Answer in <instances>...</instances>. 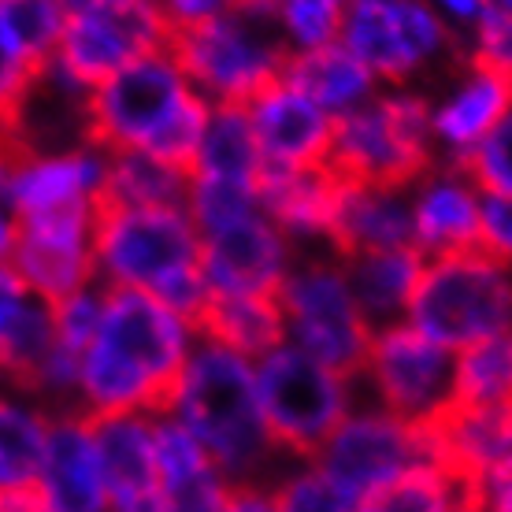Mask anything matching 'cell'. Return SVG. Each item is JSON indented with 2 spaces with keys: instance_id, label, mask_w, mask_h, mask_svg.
<instances>
[{
  "instance_id": "1",
  "label": "cell",
  "mask_w": 512,
  "mask_h": 512,
  "mask_svg": "<svg viewBox=\"0 0 512 512\" xmlns=\"http://www.w3.org/2000/svg\"><path fill=\"white\" fill-rule=\"evenodd\" d=\"M197 323L138 290H104L101 323L78 360L75 409L86 416L160 412L197 346Z\"/></svg>"
},
{
  "instance_id": "2",
  "label": "cell",
  "mask_w": 512,
  "mask_h": 512,
  "mask_svg": "<svg viewBox=\"0 0 512 512\" xmlns=\"http://www.w3.org/2000/svg\"><path fill=\"white\" fill-rule=\"evenodd\" d=\"M160 412L186 423L231 483H271L282 457L256 394V360L197 338Z\"/></svg>"
},
{
  "instance_id": "3",
  "label": "cell",
  "mask_w": 512,
  "mask_h": 512,
  "mask_svg": "<svg viewBox=\"0 0 512 512\" xmlns=\"http://www.w3.org/2000/svg\"><path fill=\"white\" fill-rule=\"evenodd\" d=\"M208 108L175 52H149L90 90V141L104 153H149L190 171Z\"/></svg>"
},
{
  "instance_id": "4",
  "label": "cell",
  "mask_w": 512,
  "mask_h": 512,
  "mask_svg": "<svg viewBox=\"0 0 512 512\" xmlns=\"http://www.w3.org/2000/svg\"><path fill=\"white\" fill-rule=\"evenodd\" d=\"M93 268L104 290H138L197 323L208 305L201 234L186 205H101Z\"/></svg>"
},
{
  "instance_id": "5",
  "label": "cell",
  "mask_w": 512,
  "mask_h": 512,
  "mask_svg": "<svg viewBox=\"0 0 512 512\" xmlns=\"http://www.w3.org/2000/svg\"><path fill=\"white\" fill-rule=\"evenodd\" d=\"M405 323L435 346L461 353L512 327V268L487 249L423 256Z\"/></svg>"
},
{
  "instance_id": "6",
  "label": "cell",
  "mask_w": 512,
  "mask_h": 512,
  "mask_svg": "<svg viewBox=\"0 0 512 512\" xmlns=\"http://www.w3.org/2000/svg\"><path fill=\"white\" fill-rule=\"evenodd\" d=\"M435 160L431 93L420 86H383L334 123L331 167L346 182L412 186Z\"/></svg>"
},
{
  "instance_id": "7",
  "label": "cell",
  "mask_w": 512,
  "mask_h": 512,
  "mask_svg": "<svg viewBox=\"0 0 512 512\" xmlns=\"http://www.w3.org/2000/svg\"><path fill=\"white\" fill-rule=\"evenodd\" d=\"M256 394L282 461H312L360 401L353 375L290 342L256 360Z\"/></svg>"
},
{
  "instance_id": "8",
  "label": "cell",
  "mask_w": 512,
  "mask_h": 512,
  "mask_svg": "<svg viewBox=\"0 0 512 512\" xmlns=\"http://www.w3.org/2000/svg\"><path fill=\"white\" fill-rule=\"evenodd\" d=\"M279 308L286 320V342L308 357L357 375L360 360L372 346L375 327L360 312L349 286L346 260L334 249H305L279 286Z\"/></svg>"
},
{
  "instance_id": "9",
  "label": "cell",
  "mask_w": 512,
  "mask_h": 512,
  "mask_svg": "<svg viewBox=\"0 0 512 512\" xmlns=\"http://www.w3.org/2000/svg\"><path fill=\"white\" fill-rule=\"evenodd\" d=\"M338 41L379 86H420L464 60V41L423 0H353Z\"/></svg>"
},
{
  "instance_id": "10",
  "label": "cell",
  "mask_w": 512,
  "mask_h": 512,
  "mask_svg": "<svg viewBox=\"0 0 512 512\" xmlns=\"http://www.w3.org/2000/svg\"><path fill=\"white\" fill-rule=\"evenodd\" d=\"M167 49L208 104H249L282 78L290 60L275 30L242 4L212 23L175 34Z\"/></svg>"
},
{
  "instance_id": "11",
  "label": "cell",
  "mask_w": 512,
  "mask_h": 512,
  "mask_svg": "<svg viewBox=\"0 0 512 512\" xmlns=\"http://www.w3.org/2000/svg\"><path fill=\"white\" fill-rule=\"evenodd\" d=\"M353 379L364 401L423 431L453 409V353L409 323L379 327Z\"/></svg>"
},
{
  "instance_id": "12",
  "label": "cell",
  "mask_w": 512,
  "mask_h": 512,
  "mask_svg": "<svg viewBox=\"0 0 512 512\" xmlns=\"http://www.w3.org/2000/svg\"><path fill=\"white\" fill-rule=\"evenodd\" d=\"M423 461H435L427 431L364 397L312 457V464L357 505Z\"/></svg>"
},
{
  "instance_id": "13",
  "label": "cell",
  "mask_w": 512,
  "mask_h": 512,
  "mask_svg": "<svg viewBox=\"0 0 512 512\" xmlns=\"http://www.w3.org/2000/svg\"><path fill=\"white\" fill-rule=\"evenodd\" d=\"M167 45H171V30L153 8V0L93 4V8H71L64 38L45 67L90 93L108 75Z\"/></svg>"
},
{
  "instance_id": "14",
  "label": "cell",
  "mask_w": 512,
  "mask_h": 512,
  "mask_svg": "<svg viewBox=\"0 0 512 512\" xmlns=\"http://www.w3.org/2000/svg\"><path fill=\"white\" fill-rule=\"evenodd\" d=\"M97 212L101 208H71V212L19 219L8 268L19 275L30 294L56 305L97 282L93 268Z\"/></svg>"
},
{
  "instance_id": "15",
  "label": "cell",
  "mask_w": 512,
  "mask_h": 512,
  "mask_svg": "<svg viewBox=\"0 0 512 512\" xmlns=\"http://www.w3.org/2000/svg\"><path fill=\"white\" fill-rule=\"evenodd\" d=\"M108 153L93 141L60 145V149H12L4 175V201L15 219L101 208Z\"/></svg>"
},
{
  "instance_id": "16",
  "label": "cell",
  "mask_w": 512,
  "mask_h": 512,
  "mask_svg": "<svg viewBox=\"0 0 512 512\" xmlns=\"http://www.w3.org/2000/svg\"><path fill=\"white\" fill-rule=\"evenodd\" d=\"M297 253L301 249L279 231V223L264 208L201 234V275L208 297L279 294Z\"/></svg>"
},
{
  "instance_id": "17",
  "label": "cell",
  "mask_w": 512,
  "mask_h": 512,
  "mask_svg": "<svg viewBox=\"0 0 512 512\" xmlns=\"http://www.w3.org/2000/svg\"><path fill=\"white\" fill-rule=\"evenodd\" d=\"M245 116L253 123L264 175L331 164L334 119L305 90H297L286 75L275 78L268 90L256 93L253 101L245 104Z\"/></svg>"
},
{
  "instance_id": "18",
  "label": "cell",
  "mask_w": 512,
  "mask_h": 512,
  "mask_svg": "<svg viewBox=\"0 0 512 512\" xmlns=\"http://www.w3.org/2000/svg\"><path fill=\"white\" fill-rule=\"evenodd\" d=\"M512 108V78L483 64L461 60L449 71L446 86L431 97V141L446 164H464L479 141L498 127Z\"/></svg>"
},
{
  "instance_id": "19",
  "label": "cell",
  "mask_w": 512,
  "mask_h": 512,
  "mask_svg": "<svg viewBox=\"0 0 512 512\" xmlns=\"http://www.w3.org/2000/svg\"><path fill=\"white\" fill-rule=\"evenodd\" d=\"M483 201L487 193L461 164H435L409 186L412 208V249L420 256L461 253L479 245V223H483Z\"/></svg>"
},
{
  "instance_id": "20",
  "label": "cell",
  "mask_w": 512,
  "mask_h": 512,
  "mask_svg": "<svg viewBox=\"0 0 512 512\" xmlns=\"http://www.w3.org/2000/svg\"><path fill=\"white\" fill-rule=\"evenodd\" d=\"M93 442L101 453L108 512H164L156 464V412L97 416Z\"/></svg>"
},
{
  "instance_id": "21",
  "label": "cell",
  "mask_w": 512,
  "mask_h": 512,
  "mask_svg": "<svg viewBox=\"0 0 512 512\" xmlns=\"http://www.w3.org/2000/svg\"><path fill=\"white\" fill-rule=\"evenodd\" d=\"M34 494L45 512H108L101 453L93 442V420L86 412H56Z\"/></svg>"
},
{
  "instance_id": "22",
  "label": "cell",
  "mask_w": 512,
  "mask_h": 512,
  "mask_svg": "<svg viewBox=\"0 0 512 512\" xmlns=\"http://www.w3.org/2000/svg\"><path fill=\"white\" fill-rule=\"evenodd\" d=\"M412 245L409 186H372L346 182L338 190L331 223V249L338 256L379 253Z\"/></svg>"
},
{
  "instance_id": "23",
  "label": "cell",
  "mask_w": 512,
  "mask_h": 512,
  "mask_svg": "<svg viewBox=\"0 0 512 512\" xmlns=\"http://www.w3.org/2000/svg\"><path fill=\"white\" fill-rule=\"evenodd\" d=\"M156 464L164 512H219L234 487L197 435L171 412H156Z\"/></svg>"
},
{
  "instance_id": "24",
  "label": "cell",
  "mask_w": 512,
  "mask_h": 512,
  "mask_svg": "<svg viewBox=\"0 0 512 512\" xmlns=\"http://www.w3.org/2000/svg\"><path fill=\"white\" fill-rule=\"evenodd\" d=\"M338 190H342V179L334 175L331 164L308 167V171H282V175H264L260 205L301 253L331 249Z\"/></svg>"
},
{
  "instance_id": "25",
  "label": "cell",
  "mask_w": 512,
  "mask_h": 512,
  "mask_svg": "<svg viewBox=\"0 0 512 512\" xmlns=\"http://www.w3.org/2000/svg\"><path fill=\"white\" fill-rule=\"evenodd\" d=\"M431 453L464 483L512 461V405H453L427 427Z\"/></svg>"
},
{
  "instance_id": "26",
  "label": "cell",
  "mask_w": 512,
  "mask_h": 512,
  "mask_svg": "<svg viewBox=\"0 0 512 512\" xmlns=\"http://www.w3.org/2000/svg\"><path fill=\"white\" fill-rule=\"evenodd\" d=\"M56 409L34 390L0 379V490H34Z\"/></svg>"
},
{
  "instance_id": "27",
  "label": "cell",
  "mask_w": 512,
  "mask_h": 512,
  "mask_svg": "<svg viewBox=\"0 0 512 512\" xmlns=\"http://www.w3.org/2000/svg\"><path fill=\"white\" fill-rule=\"evenodd\" d=\"M282 75L290 78L297 90H305L334 123L349 116V112L364 108L375 93L383 90L379 78L360 64L342 41H331V45L312 52H297V56L286 60Z\"/></svg>"
},
{
  "instance_id": "28",
  "label": "cell",
  "mask_w": 512,
  "mask_h": 512,
  "mask_svg": "<svg viewBox=\"0 0 512 512\" xmlns=\"http://www.w3.org/2000/svg\"><path fill=\"white\" fill-rule=\"evenodd\" d=\"M342 260H346V275L360 312L368 316L375 331L390 323H405L423 271V256L412 245H405V249H379V253L342 256Z\"/></svg>"
},
{
  "instance_id": "29",
  "label": "cell",
  "mask_w": 512,
  "mask_h": 512,
  "mask_svg": "<svg viewBox=\"0 0 512 512\" xmlns=\"http://www.w3.org/2000/svg\"><path fill=\"white\" fill-rule=\"evenodd\" d=\"M52 346V305L26 290L8 264H0V379L26 383Z\"/></svg>"
},
{
  "instance_id": "30",
  "label": "cell",
  "mask_w": 512,
  "mask_h": 512,
  "mask_svg": "<svg viewBox=\"0 0 512 512\" xmlns=\"http://www.w3.org/2000/svg\"><path fill=\"white\" fill-rule=\"evenodd\" d=\"M197 331L249 360H260L286 342V320L275 294L208 297L205 312L197 316Z\"/></svg>"
},
{
  "instance_id": "31",
  "label": "cell",
  "mask_w": 512,
  "mask_h": 512,
  "mask_svg": "<svg viewBox=\"0 0 512 512\" xmlns=\"http://www.w3.org/2000/svg\"><path fill=\"white\" fill-rule=\"evenodd\" d=\"M190 175L253 182V186L264 182V160L256 149V134L245 116V104H212L208 108Z\"/></svg>"
},
{
  "instance_id": "32",
  "label": "cell",
  "mask_w": 512,
  "mask_h": 512,
  "mask_svg": "<svg viewBox=\"0 0 512 512\" xmlns=\"http://www.w3.org/2000/svg\"><path fill=\"white\" fill-rule=\"evenodd\" d=\"M190 171L149 153H108L101 205H182Z\"/></svg>"
},
{
  "instance_id": "33",
  "label": "cell",
  "mask_w": 512,
  "mask_h": 512,
  "mask_svg": "<svg viewBox=\"0 0 512 512\" xmlns=\"http://www.w3.org/2000/svg\"><path fill=\"white\" fill-rule=\"evenodd\" d=\"M349 4L353 0H242V8L260 15L275 30L290 56L338 41Z\"/></svg>"
},
{
  "instance_id": "34",
  "label": "cell",
  "mask_w": 512,
  "mask_h": 512,
  "mask_svg": "<svg viewBox=\"0 0 512 512\" xmlns=\"http://www.w3.org/2000/svg\"><path fill=\"white\" fill-rule=\"evenodd\" d=\"M468 509V483L442 461H423L394 483L360 501L357 512H461Z\"/></svg>"
},
{
  "instance_id": "35",
  "label": "cell",
  "mask_w": 512,
  "mask_h": 512,
  "mask_svg": "<svg viewBox=\"0 0 512 512\" xmlns=\"http://www.w3.org/2000/svg\"><path fill=\"white\" fill-rule=\"evenodd\" d=\"M453 405H512V327L453 353Z\"/></svg>"
},
{
  "instance_id": "36",
  "label": "cell",
  "mask_w": 512,
  "mask_h": 512,
  "mask_svg": "<svg viewBox=\"0 0 512 512\" xmlns=\"http://www.w3.org/2000/svg\"><path fill=\"white\" fill-rule=\"evenodd\" d=\"M186 212H190L197 234L219 231L234 219L249 216L260 205V186L253 182H231V179H208V175H190L186 186Z\"/></svg>"
},
{
  "instance_id": "37",
  "label": "cell",
  "mask_w": 512,
  "mask_h": 512,
  "mask_svg": "<svg viewBox=\"0 0 512 512\" xmlns=\"http://www.w3.org/2000/svg\"><path fill=\"white\" fill-rule=\"evenodd\" d=\"M0 15L34 64H49L67 26V0H0Z\"/></svg>"
},
{
  "instance_id": "38",
  "label": "cell",
  "mask_w": 512,
  "mask_h": 512,
  "mask_svg": "<svg viewBox=\"0 0 512 512\" xmlns=\"http://www.w3.org/2000/svg\"><path fill=\"white\" fill-rule=\"evenodd\" d=\"M279 512H357V501L346 498L312 461H286L271 475Z\"/></svg>"
},
{
  "instance_id": "39",
  "label": "cell",
  "mask_w": 512,
  "mask_h": 512,
  "mask_svg": "<svg viewBox=\"0 0 512 512\" xmlns=\"http://www.w3.org/2000/svg\"><path fill=\"white\" fill-rule=\"evenodd\" d=\"M461 41L464 60L512 78V0H483L472 30Z\"/></svg>"
},
{
  "instance_id": "40",
  "label": "cell",
  "mask_w": 512,
  "mask_h": 512,
  "mask_svg": "<svg viewBox=\"0 0 512 512\" xmlns=\"http://www.w3.org/2000/svg\"><path fill=\"white\" fill-rule=\"evenodd\" d=\"M461 167L487 197H512V108L501 116L498 127L468 153Z\"/></svg>"
},
{
  "instance_id": "41",
  "label": "cell",
  "mask_w": 512,
  "mask_h": 512,
  "mask_svg": "<svg viewBox=\"0 0 512 512\" xmlns=\"http://www.w3.org/2000/svg\"><path fill=\"white\" fill-rule=\"evenodd\" d=\"M41 78V64H34L23 52V45L15 41V34L8 30L4 15H0V127L8 130L19 116V108L26 104V97L34 93Z\"/></svg>"
},
{
  "instance_id": "42",
  "label": "cell",
  "mask_w": 512,
  "mask_h": 512,
  "mask_svg": "<svg viewBox=\"0 0 512 512\" xmlns=\"http://www.w3.org/2000/svg\"><path fill=\"white\" fill-rule=\"evenodd\" d=\"M101 308L104 286H97V282L86 286V290H78V294L64 297V301H56L52 305V334H56V342L82 357V349L90 346L93 334H97Z\"/></svg>"
},
{
  "instance_id": "43",
  "label": "cell",
  "mask_w": 512,
  "mask_h": 512,
  "mask_svg": "<svg viewBox=\"0 0 512 512\" xmlns=\"http://www.w3.org/2000/svg\"><path fill=\"white\" fill-rule=\"evenodd\" d=\"M479 249L512 268V197H487L479 223Z\"/></svg>"
},
{
  "instance_id": "44",
  "label": "cell",
  "mask_w": 512,
  "mask_h": 512,
  "mask_svg": "<svg viewBox=\"0 0 512 512\" xmlns=\"http://www.w3.org/2000/svg\"><path fill=\"white\" fill-rule=\"evenodd\" d=\"M238 4H242V0H153V8L167 23L171 38L182 34V30H193V26L212 23L219 15L234 12Z\"/></svg>"
},
{
  "instance_id": "45",
  "label": "cell",
  "mask_w": 512,
  "mask_h": 512,
  "mask_svg": "<svg viewBox=\"0 0 512 512\" xmlns=\"http://www.w3.org/2000/svg\"><path fill=\"white\" fill-rule=\"evenodd\" d=\"M468 505L475 512H512V461L472 479L468 483Z\"/></svg>"
},
{
  "instance_id": "46",
  "label": "cell",
  "mask_w": 512,
  "mask_h": 512,
  "mask_svg": "<svg viewBox=\"0 0 512 512\" xmlns=\"http://www.w3.org/2000/svg\"><path fill=\"white\" fill-rule=\"evenodd\" d=\"M219 512H279L271 483H234Z\"/></svg>"
},
{
  "instance_id": "47",
  "label": "cell",
  "mask_w": 512,
  "mask_h": 512,
  "mask_svg": "<svg viewBox=\"0 0 512 512\" xmlns=\"http://www.w3.org/2000/svg\"><path fill=\"white\" fill-rule=\"evenodd\" d=\"M423 4H427L453 34H461V38L472 30L475 15H479V8H483V0H423Z\"/></svg>"
},
{
  "instance_id": "48",
  "label": "cell",
  "mask_w": 512,
  "mask_h": 512,
  "mask_svg": "<svg viewBox=\"0 0 512 512\" xmlns=\"http://www.w3.org/2000/svg\"><path fill=\"white\" fill-rule=\"evenodd\" d=\"M15 234H19V219L8 208V201L0 197V264H8V256L15 249Z\"/></svg>"
},
{
  "instance_id": "49",
  "label": "cell",
  "mask_w": 512,
  "mask_h": 512,
  "mask_svg": "<svg viewBox=\"0 0 512 512\" xmlns=\"http://www.w3.org/2000/svg\"><path fill=\"white\" fill-rule=\"evenodd\" d=\"M0 512H45L34 490H0Z\"/></svg>"
},
{
  "instance_id": "50",
  "label": "cell",
  "mask_w": 512,
  "mask_h": 512,
  "mask_svg": "<svg viewBox=\"0 0 512 512\" xmlns=\"http://www.w3.org/2000/svg\"><path fill=\"white\" fill-rule=\"evenodd\" d=\"M8 160H12V138H8V130L0 127V190H4V175H8ZM4 197V193H0Z\"/></svg>"
},
{
  "instance_id": "51",
  "label": "cell",
  "mask_w": 512,
  "mask_h": 512,
  "mask_svg": "<svg viewBox=\"0 0 512 512\" xmlns=\"http://www.w3.org/2000/svg\"><path fill=\"white\" fill-rule=\"evenodd\" d=\"M93 4H123V0H67V8H93Z\"/></svg>"
},
{
  "instance_id": "52",
  "label": "cell",
  "mask_w": 512,
  "mask_h": 512,
  "mask_svg": "<svg viewBox=\"0 0 512 512\" xmlns=\"http://www.w3.org/2000/svg\"><path fill=\"white\" fill-rule=\"evenodd\" d=\"M461 512H475V509H472V505H468V509H461Z\"/></svg>"
}]
</instances>
